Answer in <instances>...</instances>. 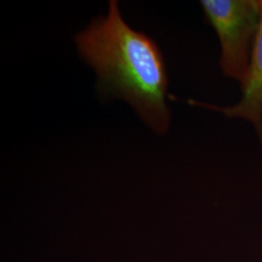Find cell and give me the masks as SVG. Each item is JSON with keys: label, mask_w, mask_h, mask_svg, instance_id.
<instances>
[{"label": "cell", "mask_w": 262, "mask_h": 262, "mask_svg": "<svg viewBox=\"0 0 262 262\" xmlns=\"http://www.w3.org/2000/svg\"><path fill=\"white\" fill-rule=\"evenodd\" d=\"M75 42L82 58L96 72L99 94L127 101L156 133L168 130L164 57L152 38L124 21L118 1L111 0L107 17L93 19L76 34Z\"/></svg>", "instance_id": "cell-1"}, {"label": "cell", "mask_w": 262, "mask_h": 262, "mask_svg": "<svg viewBox=\"0 0 262 262\" xmlns=\"http://www.w3.org/2000/svg\"><path fill=\"white\" fill-rule=\"evenodd\" d=\"M260 6V25L254 42L249 70L241 84L242 97L240 101L226 107L201 103L194 100H187V103L222 112L227 118H238L251 122L262 145V0Z\"/></svg>", "instance_id": "cell-3"}, {"label": "cell", "mask_w": 262, "mask_h": 262, "mask_svg": "<svg viewBox=\"0 0 262 262\" xmlns=\"http://www.w3.org/2000/svg\"><path fill=\"white\" fill-rule=\"evenodd\" d=\"M200 4L220 39V64L224 74L242 84L260 25V1L202 0Z\"/></svg>", "instance_id": "cell-2"}]
</instances>
